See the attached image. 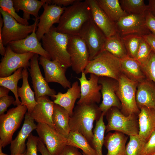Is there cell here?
Segmentation results:
<instances>
[{"mask_svg":"<svg viewBox=\"0 0 155 155\" xmlns=\"http://www.w3.org/2000/svg\"><path fill=\"white\" fill-rule=\"evenodd\" d=\"M91 17L90 8L86 1L76 0L73 4L65 7L56 30L69 35L77 34Z\"/></svg>","mask_w":155,"mask_h":155,"instance_id":"obj_1","label":"cell"},{"mask_svg":"<svg viewBox=\"0 0 155 155\" xmlns=\"http://www.w3.org/2000/svg\"><path fill=\"white\" fill-rule=\"evenodd\" d=\"M102 112L97 104H77L70 116L69 125L71 131L81 133L92 144L94 122L99 119Z\"/></svg>","mask_w":155,"mask_h":155,"instance_id":"obj_2","label":"cell"},{"mask_svg":"<svg viewBox=\"0 0 155 155\" xmlns=\"http://www.w3.org/2000/svg\"><path fill=\"white\" fill-rule=\"evenodd\" d=\"M43 48L52 61L59 62L66 69L71 67L70 57L67 50L68 34L57 31L53 26L42 38Z\"/></svg>","mask_w":155,"mask_h":155,"instance_id":"obj_3","label":"cell"},{"mask_svg":"<svg viewBox=\"0 0 155 155\" xmlns=\"http://www.w3.org/2000/svg\"><path fill=\"white\" fill-rule=\"evenodd\" d=\"M84 72L118 81L121 74V59L106 51H101L90 61Z\"/></svg>","mask_w":155,"mask_h":155,"instance_id":"obj_4","label":"cell"},{"mask_svg":"<svg viewBox=\"0 0 155 155\" xmlns=\"http://www.w3.org/2000/svg\"><path fill=\"white\" fill-rule=\"evenodd\" d=\"M106 115L108 122L106 125V132L115 131L129 136L138 134V115H125L116 107L111 108Z\"/></svg>","mask_w":155,"mask_h":155,"instance_id":"obj_5","label":"cell"},{"mask_svg":"<svg viewBox=\"0 0 155 155\" xmlns=\"http://www.w3.org/2000/svg\"><path fill=\"white\" fill-rule=\"evenodd\" d=\"M27 108L20 104L0 115V145L4 148L11 144L14 132L19 127Z\"/></svg>","mask_w":155,"mask_h":155,"instance_id":"obj_6","label":"cell"},{"mask_svg":"<svg viewBox=\"0 0 155 155\" xmlns=\"http://www.w3.org/2000/svg\"><path fill=\"white\" fill-rule=\"evenodd\" d=\"M116 94L121 104V111L125 115H138L140 110L137 104L136 94L139 82L132 80L122 73L118 80Z\"/></svg>","mask_w":155,"mask_h":155,"instance_id":"obj_7","label":"cell"},{"mask_svg":"<svg viewBox=\"0 0 155 155\" xmlns=\"http://www.w3.org/2000/svg\"><path fill=\"white\" fill-rule=\"evenodd\" d=\"M0 12L3 20L1 34L4 46H6L11 42L26 38L37 27L39 18L35 19L32 24L25 25L19 23L0 8Z\"/></svg>","mask_w":155,"mask_h":155,"instance_id":"obj_8","label":"cell"},{"mask_svg":"<svg viewBox=\"0 0 155 155\" xmlns=\"http://www.w3.org/2000/svg\"><path fill=\"white\" fill-rule=\"evenodd\" d=\"M67 50L71 67L77 74L84 72L89 61V53L84 40L77 34H68Z\"/></svg>","mask_w":155,"mask_h":155,"instance_id":"obj_9","label":"cell"},{"mask_svg":"<svg viewBox=\"0 0 155 155\" xmlns=\"http://www.w3.org/2000/svg\"><path fill=\"white\" fill-rule=\"evenodd\" d=\"M77 35L85 42L89 53V61L102 50L106 37L91 18L83 25Z\"/></svg>","mask_w":155,"mask_h":155,"instance_id":"obj_10","label":"cell"},{"mask_svg":"<svg viewBox=\"0 0 155 155\" xmlns=\"http://www.w3.org/2000/svg\"><path fill=\"white\" fill-rule=\"evenodd\" d=\"M5 53L0 63V78L10 76L18 69L29 67L30 61L35 54L28 52L18 53L14 52L8 44Z\"/></svg>","mask_w":155,"mask_h":155,"instance_id":"obj_11","label":"cell"},{"mask_svg":"<svg viewBox=\"0 0 155 155\" xmlns=\"http://www.w3.org/2000/svg\"><path fill=\"white\" fill-rule=\"evenodd\" d=\"M36 130L39 139L52 155H59L67 145V138L47 124L38 123Z\"/></svg>","mask_w":155,"mask_h":155,"instance_id":"obj_12","label":"cell"},{"mask_svg":"<svg viewBox=\"0 0 155 155\" xmlns=\"http://www.w3.org/2000/svg\"><path fill=\"white\" fill-rule=\"evenodd\" d=\"M86 74L82 73L80 78H77L80 84L81 96L77 102V104L89 105L100 103L102 97V86L98 83L99 77L90 73L89 80L87 79Z\"/></svg>","mask_w":155,"mask_h":155,"instance_id":"obj_13","label":"cell"},{"mask_svg":"<svg viewBox=\"0 0 155 155\" xmlns=\"http://www.w3.org/2000/svg\"><path fill=\"white\" fill-rule=\"evenodd\" d=\"M98 83L102 86L101 92L102 101L99 107L102 113L104 115H106L112 107L121 110V103L116 94L118 81L108 77H99Z\"/></svg>","mask_w":155,"mask_h":155,"instance_id":"obj_14","label":"cell"},{"mask_svg":"<svg viewBox=\"0 0 155 155\" xmlns=\"http://www.w3.org/2000/svg\"><path fill=\"white\" fill-rule=\"evenodd\" d=\"M115 23L121 36L130 34L142 36L151 33L145 25L144 15L128 14Z\"/></svg>","mask_w":155,"mask_h":155,"instance_id":"obj_15","label":"cell"},{"mask_svg":"<svg viewBox=\"0 0 155 155\" xmlns=\"http://www.w3.org/2000/svg\"><path fill=\"white\" fill-rule=\"evenodd\" d=\"M44 11L39 18L36 34L40 41L42 37L47 33L55 23H59L61 17L65 7L56 5L44 3L43 5Z\"/></svg>","mask_w":155,"mask_h":155,"instance_id":"obj_16","label":"cell"},{"mask_svg":"<svg viewBox=\"0 0 155 155\" xmlns=\"http://www.w3.org/2000/svg\"><path fill=\"white\" fill-rule=\"evenodd\" d=\"M39 64L43 67L44 78L48 83H57L65 89L71 87V83L65 75L67 69L63 68L59 62L50 60L42 56L39 57Z\"/></svg>","mask_w":155,"mask_h":155,"instance_id":"obj_17","label":"cell"},{"mask_svg":"<svg viewBox=\"0 0 155 155\" xmlns=\"http://www.w3.org/2000/svg\"><path fill=\"white\" fill-rule=\"evenodd\" d=\"M38 55L35 54L30 61L29 69L32 80L36 100L44 96L52 97L57 94L55 91L51 88L41 72L39 65Z\"/></svg>","mask_w":155,"mask_h":155,"instance_id":"obj_18","label":"cell"},{"mask_svg":"<svg viewBox=\"0 0 155 155\" xmlns=\"http://www.w3.org/2000/svg\"><path fill=\"white\" fill-rule=\"evenodd\" d=\"M37 28L26 38L10 42L8 44L14 52L18 53L32 52L51 60L50 56L42 47L36 34Z\"/></svg>","mask_w":155,"mask_h":155,"instance_id":"obj_19","label":"cell"},{"mask_svg":"<svg viewBox=\"0 0 155 155\" xmlns=\"http://www.w3.org/2000/svg\"><path fill=\"white\" fill-rule=\"evenodd\" d=\"M89 6L93 20L106 38L117 32L115 23L112 21L100 7L96 0H86Z\"/></svg>","mask_w":155,"mask_h":155,"instance_id":"obj_20","label":"cell"},{"mask_svg":"<svg viewBox=\"0 0 155 155\" xmlns=\"http://www.w3.org/2000/svg\"><path fill=\"white\" fill-rule=\"evenodd\" d=\"M37 125L30 114L27 112L25 115L24 122L21 129L15 138L12 140L10 149L12 155L23 154L26 152V140L32 132L36 130Z\"/></svg>","mask_w":155,"mask_h":155,"instance_id":"obj_21","label":"cell"},{"mask_svg":"<svg viewBox=\"0 0 155 155\" xmlns=\"http://www.w3.org/2000/svg\"><path fill=\"white\" fill-rule=\"evenodd\" d=\"M36 100L37 103L30 114L37 123H45L55 129L52 119L55 104L53 101L48 96L41 97Z\"/></svg>","mask_w":155,"mask_h":155,"instance_id":"obj_22","label":"cell"},{"mask_svg":"<svg viewBox=\"0 0 155 155\" xmlns=\"http://www.w3.org/2000/svg\"><path fill=\"white\" fill-rule=\"evenodd\" d=\"M136 100L140 109L143 107L155 109V84L146 78L139 82Z\"/></svg>","mask_w":155,"mask_h":155,"instance_id":"obj_23","label":"cell"},{"mask_svg":"<svg viewBox=\"0 0 155 155\" xmlns=\"http://www.w3.org/2000/svg\"><path fill=\"white\" fill-rule=\"evenodd\" d=\"M80 86L78 82L76 81L72 84L71 87L68 88L65 93L59 92L52 97L54 99L55 104L63 107L69 113L71 116L74 108L75 103L77 99L80 98Z\"/></svg>","mask_w":155,"mask_h":155,"instance_id":"obj_24","label":"cell"},{"mask_svg":"<svg viewBox=\"0 0 155 155\" xmlns=\"http://www.w3.org/2000/svg\"><path fill=\"white\" fill-rule=\"evenodd\" d=\"M138 115V134L147 141L155 131V109L143 107Z\"/></svg>","mask_w":155,"mask_h":155,"instance_id":"obj_25","label":"cell"},{"mask_svg":"<svg viewBox=\"0 0 155 155\" xmlns=\"http://www.w3.org/2000/svg\"><path fill=\"white\" fill-rule=\"evenodd\" d=\"M127 139L125 134L118 131L108 133L104 139V144L107 150L105 155H125Z\"/></svg>","mask_w":155,"mask_h":155,"instance_id":"obj_26","label":"cell"},{"mask_svg":"<svg viewBox=\"0 0 155 155\" xmlns=\"http://www.w3.org/2000/svg\"><path fill=\"white\" fill-rule=\"evenodd\" d=\"M121 60V73L127 78L139 83L146 78L141 64L135 58L128 55Z\"/></svg>","mask_w":155,"mask_h":155,"instance_id":"obj_27","label":"cell"},{"mask_svg":"<svg viewBox=\"0 0 155 155\" xmlns=\"http://www.w3.org/2000/svg\"><path fill=\"white\" fill-rule=\"evenodd\" d=\"M22 74V85L21 87H18V95L21 99L20 104L26 106L27 112L30 114L37 102L34 96L35 92L32 90L28 83L27 68L23 69Z\"/></svg>","mask_w":155,"mask_h":155,"instance_id":"obj_28","label":"cell"},{"mask_svg":"<svg viewBox=\"0 0 155 155\" xmlns=\"http://www.w3.org/2000/svg\"><path fill=\"white\" fill-rule=\"evenodd\" d=\"M70 116L63 107L55 104L52 119L55 129L67 138L71 129L69 125Z\"/></svg>","mask_w":155,"mask_h":155,"instance_id":"obj_29","label":"cell"},{"mask_svg":"<svg viewBox=\"0 0 155 155\" xmlns=\"http://www.w3.org/2000/svg\"><path fill=\"white\" fill-rule=\"evenodd\" d=\"M14 7L16 12L23 11V18L27 20L30 19L31 15L35 19H38L40 9L45 3L41 0H13Z\"/></svg>","mask_w":155,"mask_h":155,"instance_id":"obj_30","label":"cell"},{"mask_svg":"<svg viewBox=\"0 0 155 155\" xmlns=\"http://www.w3.org/2000/svg\"><path fill=\"white\" fill-rule=\"evenodd\" d=\"M96 1L100 7L115 23L128 15L121 8L119 0H96Z\"/></svg>","mask_w":155,"mask_h":155,"instance_id":"obj_31","label":"cell"},{"mask_svg":"<svg viewBox=\"0 0 155 155\" xmlns=\"http://www.w3.org/2000/svg\"><path fill=\"white\" fill-rule=\"evenodd\" d=\"M103 50L120 59L128 56L122 37L118 32L106 38L102 51Z\"/></svg>","mask_w":155,"mask_h":155,"instance_id":"obj_32","label":"cell"},{"mask_svg":"<svg viewBox=\"0 0 155 155\" xmlns=\"http://www.w3.org/2000/svg\"><path fill=\"white\" fill-rule=\"evenodd\" d=\"M67 138V145L81 149L86 155H97L87 139L79 132L71 131Z\"/></svg>","mask_w":155,"mask_h":155,"instance_id":"obj_33","label":"cell"},{"mask_svg":"<svg viewBox=\"0 0 155 155\" xmlns=\"http://www.w3.org/2000/svg\"><path fill=\"white\" fill-rule=\"evenodd\" d=\"M23 68H21L8 76L0 78V86H3L9 89L14 94L15 101L14 106H18L21 104L18 95V84L19 81L22 78V71Z\"/></svg>","mask_w":155,"mask_h":155,"instance_id":"obj_34","label":"cell"},{"mask_svg":"<svg viewBox=\"0 0 155 155\" xmlns=\"http://www.w3.org/2000/svg\"><path fill=\"white\" fill-rule=\"evenodd\" d=\"M104 115L102 113L96 121L94 130L93 136L92 144L96 151L97 155H103L102 148L104 143V135L106 131V125L103 121Z\"/></svg>","mask_w":155,"mask_h":155,"instance_id":"obj_35","label":"cell"},{"mask_svg":"<svg viewBox=\"0 0 155 155\" xmlns=\"http://www.w3.org/2000/svg\"><path fill=\"white\" fill-rule=\"evenodd\" d=\"M119 2L123 9L128 14L144 15L148 10V6L144 0H120Z\"/></svg>","mask_w":155,"mask_h":155,"instance_id":"obj_36","label":"cell"},{"mask_svg":"<svg viewBox=\"0 0 155 155\" xmlns=\"http://www.w3.org/2000/svg\"><path fill=\"white\" fill-rule=\"evenodd\" d=\"M128 142L126 146L125 155H140L147 142L139 134L129 136Z\"/></svg>","mask_w":155,"mask_h":155,"instance_id":"obj_37","label":"cell"},{"mask_svg":"<svg viewBox=\"0 0 155 155\" xmlns=\"http://www.w3.org/2000/svg\"><path fill=\"white\" fill-rule=\"evenodd\" d=\"M127 55L134 58L142 37L136 34H130L121 36Z\"/></svg>","mask_w":155,"mask_h":155,"instance_id":"obj_38","label":"cell"},{"mask_svg":"<svg viewBox=\"0 0 155 155\" xmlns=\"http://www.w3.org/2000/svg\"><path fill=\"white\" fill-rule=\"evenodd\" d=\"M0 8L13 18L19 23L25 25H29L28 20L20 17L16 13L14 7L13 0H0Z\"/></svg>","mask_w":155,"mask_h":155,"instance_id":"obj_39","label":"cell"},{"mask_svg":"<svg viewBox=\"0 0 155 155\" xmlns=\"http://www.w3.org/2000/svg\"><path fill=\"white\" fill-rule=\"evenodd\" d=\"M146 78L155 84V51L152 50L146 62L142 66Z\"/></svg>","mask_w":155,"mask_h":155,"instance_id":"obj_40","label":"cell"},{"mask_svg":"<svg viewBox=\"0 0 155 155\" xmlns=\"http://www.w3.org/2000/svg\"><path fill=\"white\" fill-rule=\"evenodd\" d=\"M152 50L149 44L142 37L134 58L142 66L147 61Z\"/></svg>","mask_w":155,"mask_h":155,"instance_id":"obj_41","label":"cell"},{"mask_svg":"<svg viewBox=\"0 0 155 155\" xmlns=\"http://www.w3.org/2000/svg\"><path fill=\"white\" fill-rule=\"evenodd\" d=\"M39 139L38 137L31 133L27 139L26 144L27 149L26 155H38V144Z\"/></svg>","mask_w":155,"mask_h":155,"instance_id":"obj_42","label":"cell"},{"mask_svg":"<svg viewBox=\"0 0 155 155\" xmlns=\"http://www.w3.org/2000/svg\"><path fill=\"white\" fill-rule=\"evenodd\" d=\"M155 154V131H153L145 144L140 155Z\"/></svg>","mask_w":155,"mask_h":155,"instance_id":"obj_43","label":"cell"},{"mask_svg":"<svg viewBox=\"0 0 155 155\" xmlns=\"http://www.w3.org/2000/svg\"><path fill=\"white\" fill-rule=\"evenodd\" d=\"M144 17L146 26L155 36V17L148 10L145 13Z\"/></svg>","mask_w":155,"mask_h":155,"instance_id":"obj_44","label":"cell"},{"mask_svg":"<svg viewBox=\"0 0 155 155\" xmlns=\"http://www.w3.org/2000/svg\"><path fill=\"white\" fill-rule=\"evenodd\" d=\"M15 100L13 97L8 95L0 98V115L4 114L7 108L14 104Z\"/></svg>","mask_w":155,"mask_h":155,"instance_id":"obj_45","label":"cell"},{"mask_svg":"<svg viewBox=\"0 0 155 155\" xmlns=\"http://www.w3.org/2000/svg\"><path fill=\"white\" fill-rule=\"evenodd\" d=\"M45 3L49 5H56L59 6H66L73 4L76 0H42Z\"/></svg>","mask_w":155,"mask_h":155,"instance_id":"obj_46","label":"cell"},{"mask_svg":"<svg viewBox=\"0 0 155 155\" xmlns=\"http://www.w3.org/2000/svg\"><path fill=\"white\" fill-rule=\"evenodd\" d=\"M82 154L78 148L67 145L59 155H82Z\"/></svg>","mask_w":155,"mask_h":155,"instance_id":"obj_47","label":"cell"},{"mask_svg":"<svg viewBox=\"0 0 155 155\" xmlns=\"http://www.w3.org/2000/svg\"><path fill=\"white\" fill-rule=\"evenodd\" d=\"M142 36L149 44L152 50L155 51V36L151 33Z\"/></svg>","mask_w":155,"mask_h":155,"instance_id":"obj_48","label":"cell"},{"mask_svg":"<svg viewBox=\"0 0 155 155\" xmlns=\"http://www.w3.org/2000/svg\"><path fill=\"white\" fill-rule=\"evenodd\" d=\"M3 25V20L1 15H0V53L2 56H4L5 53V48L3 45L1 34V30Z\"/></svg>","mask_w":155,"mask_h":155,"instance_id":"obj_49","label":"cell"},{"mask_svg":"<svg viewBox=\"0 0 155 155\" xmlns=\"http://www.w3.org/2000/svg\"><path fill=\"white\" fill-rule=\"evenodd\" d=\"M38 150L42 155H52L49 152L44 143L39 139L38 144Z\"/></svg>","mask_w":155,"mask_h":155,"instance_id":"obj_50","label":"cell"},{"mask_svg":"<svg viewBox=\"0 0 155 155\" xmlns=\"http://www.w3.org/2000/svg\"><path fill=\"white\" fill-rule=\"evenodd\" d=\"M148 10L155 17V0H149L148 4Z\"/></svg>","mask_w":155,"mask_h":155,"instance_id":"obj_51","label":"cell"},{"mask_svg":"<svg viewBox=\"0 0 155 155\" xmlns=\"http://www.w3.org/2000/svg\"><path fill=\"white\" fill-rule=\"evenodd\" d=\"M10 90L7 88L0 86V98L8 96Z\"/></svg>","mask_w":155,"mask_h":155,"instance_id":"obj_52","label":"cell"},{"mask_svg":"<svg viewBox=\"0 0 155 155\" xmlns=\"http://www.w3.org/2000/svg\"><path fill=\"white\" fill-rule=\"evenodd\" d=\"M2 147L0 145V155H8L7 154L4 153L2 152Z\"/></svg>","mask_w":155,"mask_h":155,"instance_id":"obj_53","label":"cell"},{"mask_svg":"<svg viewBox=\"0 0 155 155\" xmlns=\"http://www.w3.org/2000/svg\"><path fill=\"white\" fill-rule=\"evenodd\" d=\"M25 153H26V152L25 153H23V154L17 155H26Z\"/></svg>","mask_w":155,"mask_h":155,"instance_id":"obj_54","label":"cell"},{"mask_svg":"<svg viewBox=\"0 0 155 155\" xmlns=\"http://www.w3.org/2000/svg\"><path fill=\"white\" fill-rule=\"evenodd\" d=\"M82 154H83V155H86L84 153H83V152H82Z\"/></svg>","mask_w":155,"mask_h":155,"instance_id":"obj_55","label":"cell"},{"mask_svg":"<svg viewBox=\"0 0 155 155\" xmlns=\"http://www.w3.org/2000/svg\"><path fill=\"white\" fill-rule=\"evenodd\" d=\"M154 155H155V154H154Z\"/></svg>","mask_w":155,"mask_h":155,"instance_id":"obj_56","label":"cell"}]
</instances>
